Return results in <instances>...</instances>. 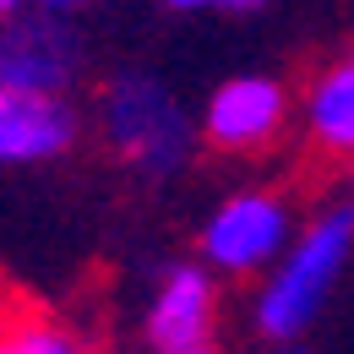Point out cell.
<instances>
[{
  "label": "cell",
  "instance_id": "cell-1",
  "mask_svg": "<svg viewBox=\"0 0 354 354\" xmlns=\"http://www.w3.org/2000/svg\"><path fill=\"white\" fill-rule=\"evenodd\" d=\"M354 262V196L310 207L283 257L267 267L251 289V333L262 344H300L310 327L322 322L327 300L338 295L344 272Z\"/></svg>",
  "mask_w": 354,
  "mask_h": 354
},
{
  "label": "cell",
  "instance_id": "cell-2",
  "mask_svg": "<svg viewBox=\"0 0 354 354\" xmlns=\"http://www.w3.org/2000/svg\"><path fill=\"white\" fill-rule=\"evenodd\" d=\"M93 136L98 147L136 180H175L196 153V115L180 93L142 66L109 71L93 93Z\"/></svg>",
  "mask_w": 354,
  "mask_h": 354
},
{
  "label": "cell",
  "instance_id": "cell-3",
  "mask_svg": "<svg viewBox=\"0 0 354 354\" xmlns=\"http://www.w3.org/2000/svg\"><path fill=\"white\" fill-rule=\"evenodd\" d=\"M300 196L289 185H240L196 229V257L223 283H257L300 229Z\"/></svg>",
  "mask_w": 354,
  "mask_h": 354
},
{
  "label": "cell",
  "instance_id": "cell-4",
  "mask_svg": "<svg viewBox=\"0 0 354 354\" xmlns=\"http://www.w3.org/2000/svg\"><path fill=\"white\" fill-rule=\"evenodd\" d=\"M295 131V88L272 71L223 77L196 109V136L223 158H262L278 153Z\"/></svg>",
  "mask_w": 354,
  "mask_h": 354
},
{
  "label": "cell",
  "instance_id": "cell-5",
  "mask_svg": "<svg viewBox=\"0 0 354 354\" xmlns=\"http://www.w3.org/2000/svg\"><path fill=\"white\" fill-rule=\"evenodd\" d=\"M223 338V278L202 257L158 267L142 300V344L153 354H207Z\"/></svg>",
  "mask_w": 354,
  "mask_h": 354
},
{
  "label": "cell",
  "instance_id": "cell-6",
  "mask_svg": "<svg viewBox=\"0 0 354 354\" xmlns=\"http://www.w3.org/2000/svg\"><path fill=\"white\" fill-rule=\"evenodd\" d=\"M88 49L66 11L22 6L0 17V82L22 93H77Z\"/></svg>",
  "mask_w": 354,
  "mask_h": 354
},
{
  "label": "cell",
  "instance_id": "cell-7",
  "mask_svg": "<svg viewBox=\"0 0 354 354\" xmlns=\"http://www.w3.org/2000/svg\"><path fill=\"white\" fill-rule=\"evenodd\" d=\"M82 142V115L71 93H22L0 82V169L60 164Z\"/></svg>",
  "mask_w": 354,
  "mask_h": 354
},
{
  "label": "cell",
  "instance_id": "cell-8",
  "mask_svg": "<svg viewBox=\"0 0 354 354\" xmlns=\"http://www.w3.org/2000/svg\"><path fill=\"white\" fill-rule=\"evenodd\" d=\"M295 136L316 164L354 169V44L322 60L295 93Z\"/></svg>",
  "mask_w": 354,
  "mask_h": 354
},
{
  "label": "cell",
  "instance_id": "cell-9",
  "mask_svg": "<svg viewBox=\"0 0 354 354\" xmlns=\"http://www.w3.org/2000/svg\"><path fill=\"white\" fill-rule=\"evenodd\" d=\"M0 349H11V354H77L82 338H77V327H66L49 310H17V316L0 310Z\"/></svg>",
  "mask_w": 354,
  "mask_h": 354
},
{
  "label": "cell",
  "instance_id": "cell-10",
  "mask_svg": "<svg viewBox=\"0 0 354 354\" xmlns=\"http://www.w3.org/2000/svg\"><path fill=\"white\" fill-rule=\"evenodd\" d=\"M164 11H180V17H251L262 11L267 0H158Z\"/></svg>",
  "mask_w": 354,
  "mask_h": 354
},
{
  "label": "cell",
  "instance_id": "cell-11",
  "mask_svg": "<svg viewBox=\"0 0 354 354\" xmlns=\"http://www.w3.org/2000/svg\"><path fill=\"white\" fill-rule=\"evenodd\" d=\"M33 6H49V11H66V17H71V11H82V6H93V0H33Z\"/></svg>",
  "mask_w": 354,
  "mask_h": 354
},
{
  "label": "cell",
  "instance_id": "cell-12",
  "mask_svg": "<svg viewBox=\"0 0 354 354\" xmlns=\"http://www.w3.org/2000/svg\"><path fill=\"white\" fill-rule=\"evenodd\" d=\"M22 6H33V0H0V17H6V11H22Z\"/></svg>",
  "mask_w": 354,
  "mask_h": 354
}]
</instances>
